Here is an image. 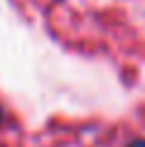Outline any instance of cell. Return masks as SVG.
<instances>
[{"mask_svg": "<svg viewBox=\"0 0 145 147\" xmlns=\"http://www.w3.org/2000/svg\"><path fill=\"white\" fill-rule=\"evenodd\" d=\"M70 51L145 84V0H15Z\"/></svg>", "mask_w": 145, "mask_h": 147, "instance_id": "1", "label": "cell"}, {"mask_svg": "<svg viewBox=\"0 0 145 147\" xmlns=\"http://www.w3.org/2000/svg\"><path fill=\"white\" fill-rule=\"evenodd\" d=\"M22 147H145V99L116 116H68L27 130Z\"/></svg>", "mask_w": 145, "mask_h": 147, "instance_id": "2", "label": "cell"}]
</instances>
